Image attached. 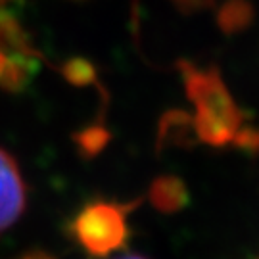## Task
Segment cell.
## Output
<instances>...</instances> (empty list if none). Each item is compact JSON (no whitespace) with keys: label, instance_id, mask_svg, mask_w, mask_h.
Returning <instances> with one entry per match:
<instances>
[{"label":"cell","instance_id":"6da1fadb","mask_svg":"<svg viewBox=\"0 0 259 259\" xmlns=\"http://www.w3.org/2000/svg\"><path fill=\"white\" fill-rule=\"evenodd\" d=\"M25 202L27 192L18 163L8 152L0 150V234L21 217Z\"/></svg>","mask_w":259,"mask_h":259},{"label":"cell","instance_id":"5b68a950","mask_svg":"<svg viewBox=\"0 0 259 259\" xmlns=\"http://www.w3.org/2000/svg\"><path fill=\"white\" fill-rule=\"evenodd\" d=\"M119 259H144V257H140V255H125V257H119Z\"/></svg>","mask_w":259,"mask_h":259},{"label":"cell","instance_id":"7a4b0ae2","mask_svg":"<svg viewBox=\"0 0 259 259\" xmlns=\"http://www.w3.org/2000/svg\"><path fill=\"white\" fill-rule=\"evenodd\" d=\"M251 16V8L244 0H229L221 10V23L227 29L242 27Z\"/></svg>","mask_w":259,"mask_h":259},{"label":"cell","instance_id":"277c9868","mask_svg":"<svg viewBox=\"0 0 259 259\" xmlns=\"http://www.w3.org/2000/svg\"><path fill=\"white\" fill-rule=\"evenodd\" d=\"M21 259H50L48 255H42V253H31V255H25Z\"/></svg>","mask_w":259,"mask_h":259},{"label":"cell","instance_id":"3957f363","mask_svg":"<svg viewBox=\"0 0 259 259\" xmlns=\"http://www.w3.org/2000/svg\"><path fill=\"white\" fill-rule=\"evenodd\" d=\"M173 2L185 10H200L205 6H211L213 0H173Z\"/></svg>","mask_w":259,"mask_h":259}]
</instances>
